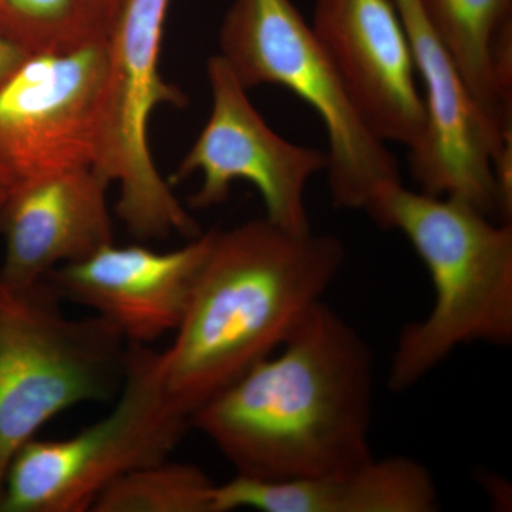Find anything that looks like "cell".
<instances>
[{
	"instance_id": "9",
	"label": "cell",
	"mask_w": 512,
	"mask_h": 512,
	"mask_svg": "<svg viewBox=\"0 0 512 512\" xmlns=\"http://www.w3.org/2000/svg\"><path fill=\"white\" fill-rule=\"evenodd\" d=\"M423 84L426 128L409 151L410 173L421 192L456 198L497 221H511L512 141L478 109L456 63L417 0H394Z\"/></svg>"
},
{
	"instance_id": "16",
	"label": "cell",
	"mask_w": 512,
	"mask_h": 512,
	"mask_svg": "<svg viewBox=\"0 0 512 512\" xmlns=\"http://www.w3.org/2000/svg\"><path fill=\"white\" fill-rule=\"evenodd\" d=\"M126 0H0V29L28 56L109 43Z\"/></svg>"
},
{
	"instance_id": "14",
	"label": "cell",
	"mask_w": 512,
	"mask_h": 512,
	"mask_svg": "<svg viewBox=\"0 0 512 512\" xmlns=\"http://www.w3.org/2000/svg\"><path fill=\"white\" fill-rule=\"evenodd\" d=\"M431 512L439 491L430 471L414 458L370 457L353 466L266 483L235 476L214 491L212 512Z\"/></svg>"
},
{
	"instance_id": "3",
	"label": "cell",
	"mask_w": 512,
	"mask_h": 512,
	"mask_svg": "<svg viewBox=\"0 0 512 512\" xmlns=\"http://www.w3.org/2000/svg\"><path fill=\"white\" fill-rule=\"evenodd\" d=\"M365 212L380 228L402 232L434 288L426 319L404 326L389 369L390 389L419 383L457 348L512 342V224L467 202L382 188Z\"/></svg>"
},
{
	"instance_id": "15",
	"label": "cell",
	"mask_w": 512,
	"mask_h": 512,
	"mask_svg": "<svg viewBox=\"0 0 512 512\" xmlns=\"http://www.w3.org/2000/svg\"><path fill=\"white\" fill-rule=\"evenodd\" d=\"M491 126L512 136V0H417Z\"/></svg>"
},
{
	"instance_id": "19",
	"label": "cell",
	"mask_w": 512,
	"mask_h": 512,
	"mask_svg": "<svg viewBox=\"0 0 512 512\" xmlns=\"http://www.w3.org/2000/svg\"><path fill=\"white\" fill-rule=\"evenodd\" d=\"M0 210H2V205H0Z\"/></svg>"
},
{
	"instance_id": "6",
	"label": "cell",
	"mask_w": 512,
	"mask_h": 512,
	"mask_svg": "<svg viewBox=\"0 0 512 512\" xmlns=\"http://www.w3.org/2000/svg\"><path fill=\"white\" fill-rule=\"evenodd\" d=\"M191 429L171 403L161 352L128 345L113 407L67 439H33L10 461L0 512H86L121 477L167 460Z\"/></svg>"
},
{
	"instance_id": "8",
	"label": "cell",
	"mask_w": 512,
	"mask_h": 512,
	"mask_svg": "<svg viewBox=\"0 0 512 512\" xmlns=\"http://www.w3.org/2000/svg\"><path fill=\"white\" fill-rule=\"evenodd\" d=\"M107 43L29 56L0 86V205L47 178L96 167Z\"/></svg>"
},
{
	"instance_id": "18",
	"label": "cell",
	"mask_w": 512,
	"mask_h": 512,
	"mask_svg": "<svg viewBox=\"0 0 512 512\" xmlns=\"http://www.w3.org/2000/svg\"><path fill=\"white\" fill-rule=\"evenodd\" d=\"M18 45L12 42L0 29V86L12 76L28 59Z\"/></svg>"
},
{
	"instance_id": "2",
	"label": "cell",
	"mask_w": 512,
	"mask_h": 512,
	"mask_svg": "<svg viewBox=\"0 0 512 512\" xmlns=\"http://www.w3.org/2000/svg\"><path fill=\"white\" fill-rule=\"evenodd\" d=\"M346 252L328 234L293 232L266 218L212 231L170 348L165 393L190 417L271 356L333 284Z\"/></svg>"
},
{
	"instance_id": "5",
	"label": "cell",
	"mask_w": 512,
	"mask_h": 512,
	"mask_svg": "<svg viewBox=\"0 0 512 512\" xmlns=\"http://www.w3.org/2000/svg\"><path fill=\"white\" fill-rule=\"evenodd\" d=\"M220 47L245 89L285 87L316 111L329 141L326 173L335 207L365 211L382 188L402 183L396 157L360 116L293 0H234Z\"/></svg>"
},
{
	"instance_id": "12",
	"label": "cell",
	"mask_w": 512,
	"mask_h": 512,
	"mask_svg": "<svg viewBox=\"0 0 512 512\" xmlns=\"http://www.w3.org/2000/svg\"><path fill=\"white\" fill-rule=\"evenodd\" d=\"M211 235L168 252L111 242L83 261L60 266L45 281L64 302L109 322L128 345H150L180 325Z\"/></svg>"
},
{
	"instance_id": "1",
	"label": "cell",
	"mask_w": 512,
	"mask_h": 512,
	"mask_svg": "<svg viewBox=\"0 0 512 512\" xmlns=\"http://www.w3.org/2000/svg\"><path fill=\"white\" fill-rule=\"evenodd\" d=\"M375 366L366 340L320 302L271 356L191 416L235 476L279 483L365 461Z\"/></svg>"
},
{
	"instance_id": "11",
	"label": "cell",
	"mask_w": 512,
	"mask_h": 512,
	"mask_svg": "<svg viewBox=\"0 0 512 512\" xmlns=\"http://www.w3.org/2000/svg\"><path fill=\"white\" fill-rule=\"evenodd\" d=\"M311 26L373 133L416 147L426 106L394 0H313Z\"/></svg>"
},
{
	"instance_id": "7",
	"label": "cell",
	"mask_w": 512,
	"mask_h": 512,
	"mask_svg": "<svg viewBox=\"0 0 512 512\" xmlns=\"http://www.w3.org/2000/svg\"><path fill=\"white\" fill-rule=\"evenodd\" d=\"M168 6L170 0H126L107 43L103 146L96 168L119 185L117 215L128 234L143 242L201 234L161 177L148 144L154 110L188 104L160 72Z\"/></svg>"
},
{
	"instance_id": "17",
	"label": "cell",
	"mask_w": 512,
	"mask_h": 512,
	"mask_svg": "<svg viewBox=\"0 0 512 512\" xmlns=\"http://www.w3.org/2000/svg\"><path fill=\"white\" fill-rule=\"evenodd\" d=\"M217 483L194 464L170 458L111 484L93 512H212Z\"/></svg>"
},
{
	"instance_id": "13",
	"label": "cell",
	"mask_w": 512,
	"mask_h": 512,
	"mask_svg": "<svg viewBox=\"0 0 512 512\" xmlns=\"http://www.w3.org/2000/svg\"><path fill=\"white\" fill-rule=\"evenodd\" d=\"M111 181L96 167L40 181L0 210L5 254L0 286L28 288L60 266L83 261L114 242Z\"/></svg>"
},
{
	"instance_id": "10",
	"label": "cell",
	"mask_w": 512,
	"mask_h": 512,
	"mask_svg": "<svg viewBox=\"0 0 512 512\" xmlns=\"http://www.w3.org/2000/svg\"><path fill=\"white\" fill-rule=\"evenodd\" d=\"M207 76L210 117L171 183L200 173L201 187L190 205L207 210L228 200L235 181H248L261 194L266 220L288 231H311L306 188L328 168V153L292 143L272 130L220 55L208 60Z\"/></svg>"
},
{
	"instance_id": "4",
	"label": "cell",
	"mask_w": 512,
	"mask_h": 512,
	"mask_svg": "<svg viewBox=\"0 0 512 512\" xmlns=\"http://www.w3.org/2000/svg\"><path fill=\"white\" fill-rule=\"evenodd\" d=\"M49 282L0 286V497L12 458L73 407L116 399L128 343L106 320L66 315Z\"/></svg>"
}]
</instances>
